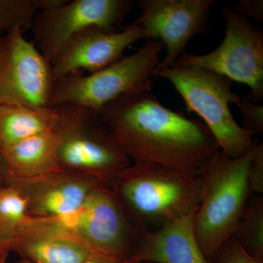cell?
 Segmentation results:
<instances>
[{
	"label": "cell",
	"instance_id": "obj_1",
	"mask_svg": "<svg viewBox=\"0 0 263 263\" xmlns=\"http://www.w3.org/2000/svg\"><path fill=\"white\" fill-rule=\"evenodd\" d=\"M98 114L134 163L198 176L219 150L203 122L164 106L150 92L121 99Z\"/></svg>",
	"mask_w": 263,
	"mask_h": 263
},
{
	"label": "cell",
	"instance_id": "obj_2",
	"mask_svg": "<svg viewBox=\"0 0 263 263\" xmlns=\"http://www.w3.org/2000/svg\"><path fill=\"white\" fill-rule=\"evenodd\" d=\"M132 224L152 231L196 210L201 183L198 176L147 163H133L112 185Z\"/></svg>",
	"mask_w": 263,
	"mask_h": 263
},
{
	"label": "cell",
	"instance_id": "obj_3",
	"mask_svg": "<svg viewBox=\"0 0 263 263\" xmlns=\"http://www.w3.org/2000/svg\"><path fill=\"white\" fill-rule=\"evenodd\" d=\"M257 146V142L238 158L219 150L199 173L201 193L194 215V231L202 253L210 260L234 235L252 195L247 171Z\"/></svg>",
	"mask_w": 263,
	"mask_h": 263
},
{
	"label": "cell",
	"instance_id": "obj_4",
	"mask_svg": "<svg viewBox=\"0 0 263 263\" xmlns=\"http://www.w3.org/2000/svg\"><path fill=\"white\" fill-rule=\"evenodd\" d=\"M169 81L181 95L189 114L202 119L219 149L231 158L249 152L257 141L235 120L230 104L241 100L233 91V81L202 67L174 64L157 72L155 77Z\"/></svg>",
	"mask_w": 263,
	"mask_h": 263
},
{
	"label": "cell",
	"instance_id": "obj_5",
	"mask_svg": "<svg viewBox=\"0 0 263 263\" xmlns=\"http://www.w3.org/2000/svg\"><path fill=\"white\" fill-rule=\"evenodd\" d=\"M163 49L160 41H149L101 70L88 75L81 71L69 74L55 82L49 107L69 104L100 114L121 99L151 92Z\"/></svg>",
	"mask_w": 263,
	"mask_h": 263
},
{
	"label": "cell",
	"instance_id": "obj_6",
	"mask_svg": "<svg viewBox=\"0 0 263 263\" xmlns=\"http://www.w3.org/2000/svg\"><path fill=\"white\" fill-rule=\"evenodd\" d=\"M53 108L57 117L53 131L60 139V167L89 175L110 190L118 176L130 165L131 160L100 115L69 104Z\"/></svg>",
	"mask_w": 263,
	"mask_h": 263
},
{
	"label": "cell",
	"instance_id": "obj_7",
	"mask_svg": "<svg viewBox=\"0 0 263 263\" xmlns=\"http://www.w3.org/2000/svg\"><path fill=\"white\" fill-rule=\"evenodd\" d=\"M224 40L206 54L183 53L176 65L202 67L250 88L247 97L257 103L263 98V33L232 8L223 11Z\"/></svg>",
	"mask_w": 263,
	"mask_h": 263
},
{
	"label": "cell",
	"instance_id": "obj_8",
	"mask_svg": "<svg viewBox=\"0 0 263 263\" xmlns=\"http://www.w3.org/2000/svg\"><path fill=\"white\" fill-rule=\"evenodd\" d=\"M131 0H73L36 14V47L50 63L74 36L90 27L117 30L133 8Z\"/></svg>",
	"mask_w": 263,
	"mask_h": 263
},
{
	"label": "cell",
	"instance_id": "obj_9",
	"mask_svg": "<svg viewBox=\"0 0 263 263\" xmlns=\"http://www.w3.org/2000/svg\"><path fill=\"white\" fill-rule=\"evenodd\" d=\"M56 219L96 252L127 262L139 235L111 190L100 184L77 211Z\"/></svg>",
	"mask_w": 263,
	"mask_h": 263
},
{
	"label": "cell",
	"instance_id": "obj_10",
	"mask_svg": "<svg viewBox=\"0 0 263 263\" xmlns=\"http://www.w3.org/2000/svg\"><path fill=\"white\" fill-rule=\"evenodd\" d=\"M55 82L51 64L22 31L0 39V105L49 107Z\"/></svg>",
	"mask_w": 263,
	"mask_h": 263
},
{
	"label": "cell",
	"instance_id": "obj_11",
	"mask_svg": "<svg viewBox=\"0 0 263 263\" xmlns=\"http://www.w3.org/2000/svg\"><path fill=\"white\" fill-rule=\"evenodd\" d=\"M215 0H138L141 15L134 23L145 39L160 41L166 54L155 72L174 65L192 38L209 28L211 8Z\"/></svg>",
	"mask_w": 263,
	"mask_h": 263
},
{
	"label": "cell",
	"instance_id": "obj_12",
	"mask_svg": "<svg viewBox=\"0 0 263 263\" xmlns=\"http://www.w3.org/2000/svg\"><path fill=\"white\" fill-rule=\"evenodd\" d=\"M99 184L89 175L63 167L34 177L8 176L6 181L25 197L27 216L35 218L61 217L75 212Z\"/></svg>",
	"mask_w": 263,
	"mask_h": 263
},
{
	"label": "cell",
	"instance_id": "obj_13",
	"mask_svg": "<svg viewBox=\"0 0 263 263\" xmlns=\"http://www.w3.org/2000/svg\"><path fill=\"white\" fill-rule=\"evenodd\" d=\"M145 39L144 33L135 24L119 30L90 27L74 36L51 63L52 76L57 81L78 71L96 72L123 57L133 43Z\"/></svg>",
	"mask_w": 263,
	"mask_h": 263
},
{
	"label": "cell",
	"instance_id": "obj_14",
	"mask_svg": "<svg viewBox=\"0 0 263 263\" xmlns=\"http://www.w3.org/2000/svg\"><path fill=\"white\" fill-rule=\"evenodd\" d=\"M9 246L10 252L32 263H83L99 253L56 218L27 216Z\"/></svg>",
	"mask_w": 263,
	"mask_h": 263
},
{
	"label": "cell",
	"instance_id": "obj_15",
	"mask_svg": "<svg viewBox=\"0 0 263 263\" xmlns=\"http://www.w3.org/2000/svg\"><path fill=\"white\" fill-rule=\"evenodd\" d=\"M195 211L159 229L140 230L127 262L214 263L204 255L194 231Z\"/></svg>",
	"mask_w": 263,
	"mask_h": 263
},
{
	"label": "cell",
	"instance_id": "obj_16",
	"mask_svg": "<svg viewBox=\"0 0 263 263\" xmlns=\"http://www.w3.org/2000/svg\"><path fill=\"white\" fill-rule=\"evenodd\" d=\"M60 139L53 130L44 132L3 151L9 176L34 177L60 168Z\"/></svg>",
	"mask_w": 263,
	"mask_h": 263
},
{
	"label": "cell",
	"instance_id": "obj_17",
	"mask_svg": "<svg viewBox=\"0 0 263 263\" xmlns=\"http://www.w3.org/2000/svg\"><path fill=\"white\" fill-rule=\"evenodd\" d=\"M57 117L51 107L0 105V149L3 152L29 137L53 130Z\"/></svg>",
	"mask_w": 263,
	"mask_h": 263
},
{
	"label": "cell",
	"instance_id": "obj_18",
	"mask_svg": "<svg viewBox=\"0 0 263 263\" xmlns=\"http://www.w3.org/2000/svg\"><path fill=\"white\" fill-rule=\"evenodd\" d=\"M233 236L249 254L263 259L262 195H251Z\"/></svg>",
	"mask_w": 263,
	"mask_h": 263
},
{
	"label": "cell",
	"instance_id": "obj_19",
	"mask_svg": "<svg viewBox=\"0 0 263 263\" xmlns=\"http://www.w3.org/2000/svg\"><path fill=\"white\" fill-rule=\"evenodd\" d=\"M54 4V0H0V29L8 33L32 29L38 12Z\"/></svg>",
	"mask_w": 263,
	"mask_h": 263
},
{
	"label": "cell",
	"instance_id": "obj_20",
	"mask_svg": "<svg viewBox=\"0 0 263 263\" xmlns=\"http://www.w3.org/2000/svg\"><path fill=\"white\" fill-rule=\"evenodd\" d=\"M27 201L18 190L9 185L0 187V237L10 238L27 216Z\"/></svg>",
	"mask_w": 263,
	"mask_h": 263
},
{
	"label": "cell",
	"instance_id": "obj_21",
	"mask_svg": "<svg viewBox=\"0 0 263 263\" xmlns=\"http://www.w3.org/2000/svg\"><path fill=\"white\" fill-rule=\"evenodd\" d=\"M241 112L243 129L252 136L260 134L263 132V106L254 103L246 96L235 105Z\"/></svg>",
	"mask_w": 263,
	"mask_h": 263
},
{
	"label": "cell",
	"instance_id": "obj_22",
	"mask_svg": "<svg viewBox=\"0 0 263 263\" xmlns=\"http://www.w3.org/2000/svg\"><path fill=\"white\" fill-rule=\"evenodd\" d=\"M217 263H263V259L249 254L232 236L224 243L216 254Z\"/></svg>",
	"mask_w": 263,
	"mask_h": 263
},
{
	"label": "cell",
	"instance_id": "obj_23",
	"mask_svg": "<svg viewBox=\"0 0 263 263\" xmlns=\"http://www.w3.org/2000/svg\"><path fill=\"white\" fill-rule=\"evenodd\" d=\"M247 179L252 195L263 193V144H257L249 162Z\"/></svg>",
	"mask_w": 263,
	"mask_h": 263
},
{
	"label": "cell",
	"instance_id": "obj_24",
	"mask_svg": "<svg viewBox=\"0 0 263 263\" xmlns=\"http://www.w3.org/2000/svg\"><path fill=\"white\" fill-rule=\"evenodd\" d=\"M235 10L245 18L251 17L261 23L263 22L262 0H241Z\"/></svg>",
	"mask_w": 263,
	"mask_h": 263
},
{
	"label": "cell",
	"instance_id": "obj_25",
	"mask_svg": "<svg viewBox=\"0 0 263 263\" xmlns=\"http://www.w3.org/2000/svg\"><path fill=\"white\" fill-rule=\"evenodd\" d=\"M83 263H127V262L113 256L97 253Z\"/></svg>",
	"mask_w": 263,
	"mask_h": 263
},
{
	"label": "cell",
	"instance_id": "obj_26",
	"mask_svg": "<svg viewBox=\"0 0 263 263\" xmlns=\"http://www.w3.org/2000/svg\"><path fill=\"white\" fill-rule=\"evenodd\" d=\"M8 176H9V172H8L6 162H5L3 152L0 149V187L6 185Z\"/></svg>",
	"mask_w": 263,
	"mask_h": 263
},
{
	"label": "cell",
	"instance_id": "obj_27",
	"mask_svg": "<svg viewBox=\"0 0 263 263\" xmlns=\"http://www.w3.org/2000/svg\"><path fill=\"white\" fill-rule=\"evenodd\" d=\"M10 252L8 241L0 237V263H6Z\"/></svg>",
	"mask_w": 263,
	"mask_h": 263
},
{
	"label": "cell",
	"instance_id": "obj_28",
	"mask_svg": "<svg viewBox=\"0 0 263 263\" xmlns=\"http://www.w3.org/2000/svg\"><path fill=\"white\" fill-rule=\"evenodd\" d=\"M15 263H32L31 262H29V261L25 260V259H20V260L17 261Z\"/></svg>",
	"mask_w": 263,
	"mask_h": 263
},
{
	"label": "cell",
	"instance_id": "obj_29",
	"mask_svg": "<svg viewBox=\"0 0 263 263\" xmlns=\"http://www.w3.org/2000/svg\"><path fill=\"white\" fill-rule=\"evenodd\" d=\"M127 263H130V262H128ZM135 263H152V262H135Z\"/></svg>",
	"mask_w": 263,
	"mask_h": 263
},
{
	"label": "cell",
	"instance_id": "obj_30",
	"mask_svg": "<svg viewBox=\"0 0 263 263\" xmlns=\"http://www.w3.org/2000/svg\"><path fill=\"white\" fill-rule=\"evenodd\" d=\"M1 32H2V30H1V29H0V39H1Z\"/></svg>",
	"mask_w": 263,
	"mask_h": 263
}]
</instances>
